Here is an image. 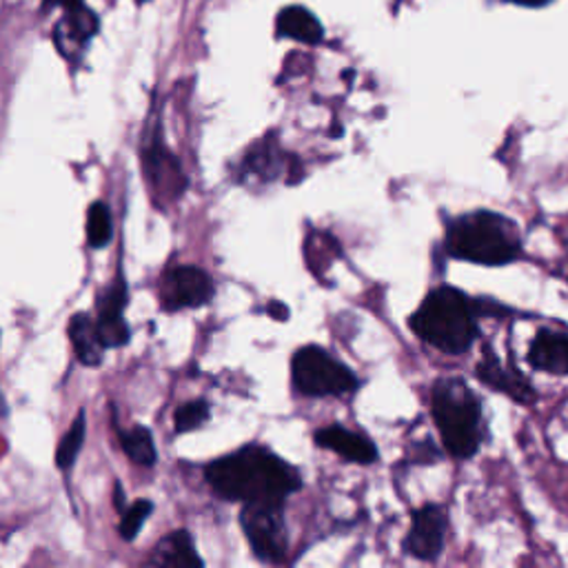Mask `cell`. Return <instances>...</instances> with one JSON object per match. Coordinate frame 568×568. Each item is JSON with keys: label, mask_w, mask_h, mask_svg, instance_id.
I'll return each mask as SVG.
<instances>
[{"label": "cell", "mask_w": 568, "mask_h": 568, "mask_svg": "<svg viewBox=\"0 0 568 568\" xmlns=\"http://www.w3.org/2000/svg\"><path fill=\"white\" fill-rule=\"evenodd\" d=\"M315 442L322 448H328L333 453H337L339 458L352 460L356 465H371L378 460V448L376 444L356 431L343 428V426H324L315 433Z\"/></svg>", "instance_id": "15"}, {"label": "cell", "mask_w": 568, "mask_h": 568, "mask_svg": "<svg viewBox=\"0 0 568 568\" xmlns=\"http://www.w3.org/2000/svg\"><path fill=\"white\" fill-rule=\"evenodd\" d=\"M136 3H138V5H145V3H149V0H136Z\"/></svg>", "instance_id": "28"}, {"label": "cell", "mask_w": 568, "mask_h": 568, "mask_svg": "<svg viewBox=\"0 0 568 568\" xmlns=\"http://www.w3.org/2000/svg\"><path fill=\"white\" fill-rule=\"evenodd\" d=\"M509 3L524 5V8H542V5H548L550 0H509Z\"/></svg>", "instance_id": "27"}, {"label": "cell", "mask_w": 568, "mask_h": 568, "mask_svg": "<svg viewBox=\"0 0 568 568\" xmlns=\"http://www.w3.org/2000/svg\"><path fill=\"white\" fill-rule=\"evenodd\" d=\"M85 437H87V413H85V409H80L76 413L69 431L63 435V439L56 448V467L63 474H69L76 467V460H78L80 450H82Z\"/></svg>", "instance_id": "20"}, {"label": "cell", "mask_w": 568, "mask_h": 568, "mask_svg": "<svg viewBox=\"0 0 568 568\" xmlns=\"http://www.w3.org/2000/svg\"><path fill=\"white\" fill-rule=\"evenodd\" d=\"M215 293L211 276L193 265H180L165 274L160 282V304L165 311L200 309L211 302Z\"/></svg>", "instance_id": "8"}, {"label": "cell", "mask_w": 568, "mask_h": 568, "mask_svg": "<svg viewBox=\"0 0 568 568\" xmlns=\"http://www.w3.org/2000/svg\"><path fill=\"white\" fill-rule=\"evenodd\" d=\"M145 564L158 566V568H200V566H204L189 531H174L167 537H163L154 546V550Z\"/></svg>", "instance_id": "16"}, {"label": "cell", "mask_w": 568, "mask_h": 568, "mask_svg": "<svg viewBox=\"0 0 568 568\" xmlns=\"http://www.w3.org/2000/svg\"><path fill=\"white\" fill-rule=\"evenodd\" d=\"M113 495H116V500H113V502H116V509L123 513L130 504H127V493L123 491V487L116 482V487H113Z\"/></svg>", "instance_id": "25"}, {"label": "cell", "mask_w": 568, "mask_h": 568, "mask_svg": "<svg viewBox=\"0 0 568 568\" xmlns=\"http://www.w3.org/2000/svg\"><path fill=\"white\" fill-rule=\"evenodd\" d=\"M152 513H154V502H149V500H138V502L130 504L121 513V526H119L121 537L127 542H134Z\"/></svg>", "instance_id": "23"}, {"label": "cell", "mask_w": 568, "mask_h": 568, "mask_svg": "<svg viewBox=\"0 0 568 568\" xmlns=\"http://www.w3.org/2000/svg\"><path fill=\"white\" fill-rule=\"evenodd\" d=\"M296 158H287L276 143L260 141L254 145L241 160L236 180L238 182H271L278 180L287 165H291Z\"/></svg>", "instance_id": "13"}, {"label": "cell", "mask_w": 568, "mask_h": 568, "mask_svg": "<svg viewBox=\"0 0 568 568\" xmlns=\"http://www.w3.org/2000/svg\"><path fill=\"white\" fill-rule=\"evenodd\" d=\"M528 365L550 376H568V333L539 328L528 347Z\"/></svg>", "instance_id": "14"}, {"label": "cell", "mask_w": 568, "mask_h": 568, "mask_svg": "<svg viewBox=\"0 0 568 568\" xmlns=\"http://www.w3.org/2000/svg\"><path fill=\"white\" fill-rule=\"evenodd\" d=\"M209 415H211V409H209L207 400L185 402L182 406L176 409V415H174L176 433H189V431L200 428L209 420Z\"/></svg>", "instance_id": "22"}, {"label": "cell", "mask_w": 568, "mask_h": 568, "mask_svg": "<svg viewBox=\"0 0 568 568\" xmlns=\"http://www.w3.org/2000/svg\"><path fill=\"white\" fill-rule=\"evenodd\" d=\"M63 19L54 27V45L69 60V65H78L100 30V21L85 0H69L60 8Z\"/></svg>", "instance_id": "10"}, {"label": "cell", "mask_w": 568, "mask_h": 568, "mask_svg": "<svg viewBox=\"0 0 568 568\" xmlns=\"http://www.w3.org/2000/svg\"><path fill=\"white\" fill-rule=\"evenodd\" d=\"M433 417L444 448L453 458L469 460L482 446V404L460 378H442L433 387Z\"/></svg>", "instance_id": "4"}, {"label": "cell", "mask_w": 568, "mask_h": 568, "mask_svg": "<svg viewBox=\"0 0 568 568\" xmlns=\"http://www.w3.org/2000/svg\"><path fill=\"white\" fill-rule=\"evenodd\" d=\"M141 158L149 187L163 207H167L185 193L187 176L180 167V160L167 149L160 127H156L152 138L145 141Z\"/></svg>", "instance_id": "7"}, {"label": "cell", "mask_w": 568, "mask_h": 568, "mask_svg": "<svg viewBox=\"0 0 568 568\" xmlns=\"http://www.w3.org/2000/svg\"><path fill=\"white\" fill-rule=\"evenodd\" d=\"M67 331H69V339H71V347H74L78 363L85 367H100L107 349L100 343L96 318H91L89 313H74Z\"/></svg>", "instance_id": "17"}, {"label": "cell", "mask_w": 568, "mask_h": 568, "mask_svg": "<svg viewBox=\"0 0 568 568\" xmlns=\"http://www.w3.org/2000/svg\"><path fill=\"white\" fill-rule=\"evenodd\" d=\"M130 302V287L125 271L119 269L116 278L104 289V293L98 300V318H96V328L100 335V343L104 349H123L130 345V324L125 320V309Z\"/></svg>", "instance_id": "9"}, {"label": "cell", "mask_w": 568, "mask_h": 568, "mask_svg": "<svg viewBox=\"0 0 568 568\" xmlns=\"http://www.w3.org/2000/svg\"><path fill=\"white\" fill-rule=\"evenodd\" d=\"M121 446L125 450V456L141 467L152 469L158 460V450H156V442L154 435L147 426L136 424L134 428L121 431Z\"/></svg>", "instance_id": "19"}, {"label": "cell", "mask_w": 568, "mask_h": 568, "mask_svg": "<svg viewBox=\"0 0 568 568\" xmlns=\"http://www.w3.org/2000/svg\"><path fill=\"white\" fill-rule=\"evenodd\" d=\"M476 376L482 385L495 389L498 393L509 396L520 404H533L537 393L533 385L511 365H504L491 349L485 352V358L476 367Z\"/></svg>", "instance_id": "12"}, {"label": "cell", "mask_w": 568, "mask_h": 568, "mask_svg": "<svg viewBox=\"0 0 568 568\" xmlns=\"http://www.w3.org/2000/svg\"><path fill=\"white\" fill-rule=\"evenodd\" d=\"M204 480L226 502L285 504L302 487L298 469L260 444L243 446L207 465Z\"/></svg>", "instance_id": "1"}, {"label": "cell", "mask_w": 568, "mask_h": 568, "mask_svg": "<svg viewBox=\"0 0 568 568\" xmlns=\"http://www.w3.org/2000/svg\"><path fill=\"white\" fill-rule=\"evenodd\" d=\"M241 524L254 555L263 561L278 564L287 555V526L282 504H245Z\"/></svg>", "instance_id": "6"}, {"label": "cell", "mask_w": 568, "mask_h": 568, "mask_svg": "<svg viewBox=\"0 0 568 568\" xmlns=\"http://www.w3.org/2000/svg\"><path fill=\"white\" fill-rule=\"evenodd\" d=\"M267 313L271 315V318H276L278 322H287L289 320V307L287 304H282V302H269V307H267Z\"/></svg>", "instance_id": "24"}, {"label": "cell", "mask_w": 568, "mask_h": 568, "mask_svg": "<svg viewBox=\"0 0 568 568\" xmlns=\"http://www.w3.org/2000/svg\"><path fill=\"white\" fill-rule=\"evenodd\" d=\"M276 32L282 38H291L304 45H318L324 38V30L320 25V21L315 19V14H311L304 8H285L278 14L276 21Z\"/></svg>", "instance_id": "18"}, {"label": "cell", "mask_w": 568, "mask_h": 568, "mask_svg": "<svg viewBox=\"0 0 568 568\" xmlns=\"http://www.w3.org/2000/svg\"><path fill=\"white\" fill-rule=\"evenodd\" d=\"M409 324L426 345L448 356L467 354L480 333L476 304L453 287L433 289Z\"/></svg>", "instance_id": "3"}, {"label": "cell", "mask_w": 568, "mask_h": 568, "mask_svg": "<svg viewBox=\"0 0 568 568\" xmlns=\"http://www.w3.org/2000/svg\"><path fill=\"white\" fill-rule=\"evenodd\" d=\"M291 380L302 396H347L358 389L356 374L320 347H302L291 360Z\"/></svg>", "instance_id": "5"}, {"label": "cell", "mask_w": 568, "mask_h": 568, "mask_svg": "<svg viewBox=\"0 0 568 568\" xmlns=\"http://www.w3.org/2000/svg\"><path fill=\"white\" fill-rule=\"evenodd\" d=\"M446 528H448V517L442 506L426 504L417 509L411 517V528L402 544L404 553L422 561L437 559L444 548Z\"/></svg>", "instance_id": "11"}, {"label": "cell", "mask_w": 568, "mask_h": 568, "mask_svg": "<svg viewBox=\"0 0 568 568\" xmlns=\"http://www.w3.org/2000/svg\"><path fill=\"white\" fill-rule=\"evenodd\" d=\"M69 0H43V5H41V14H49L52 10H58V8H63V5H67Z\"/></svg>", "instance_id": "26"}, {"label": "cell", "mask_w": 568, "mask_h": 568, "mask_svg": "<svg viewBox=\"0 0 568 568\" xmlns=\"http://www.w3.org/2000/svg\"><path fill=\"white\" fill-rule=\"evenodd\" d=\"M444 247L450 258L482 267H504L522 256L515 222L495 211H474L450 220Z\"/></svg>", "instance_id": "2"}, {"label": "cell", "mask_w": 568, "mask_h": 568, "mask_svg": "<svg viewBox=\"0 0 568 568\" xmlns=\"http://www.w3.org/2000/svg\"><path fill=\"white\" fill-rule=\"evenodd\" d=\"M113 238V218L102 200H96L87 209V243L91 249H104Z\"/></svg>", "instance_id": "21"}]
</instances>
